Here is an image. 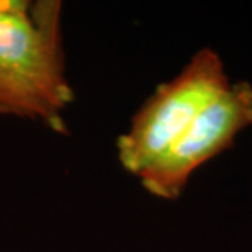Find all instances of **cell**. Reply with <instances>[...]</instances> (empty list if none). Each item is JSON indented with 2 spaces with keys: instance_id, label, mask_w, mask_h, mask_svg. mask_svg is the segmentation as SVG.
Returning a JSON list of instances; mask_svg holds the SVG:
<instances>
[{
  "instance_id": "2",
  "label": "cell",
  "mask_w": 252,
  "mask_h": 252,
  "mask_svg": "<svg viewBox=\"0 0 252 252\" xmlns=\"http://www.w3.org/2000/svg\"><path fill=\"white\" fill-rule=\"evenodd\" d=\"M218 53L203 48L177 77L160 84L118 139V158L128 172L139 175L154 164L203 110L229 89Z\"/></svg>"
},
{
  "instance_id": "1",
  "label": "cell",
  "mask_w": 252,
  "mask_h": 252,
  "mask_svg": "<svg viewBox=\"0 0 252 252\" xmlns=\"http://www.w3.org/2000/svg\"><path fill=\"white\" fill-rule=\"evenodd\" d=\"M58 2L0 0V113L63 129L72 100L64 74Z\"/></svg>"
},
{
  "instance_id": "3",
  "label": "cell",
  "mask_w": 252,
  "mask_h": 252,
  "mask_svg": "<svg viewBox=\"0 0 252 252\" xmlns=\"http://www.w3.org/2000/svg\"><path fill=\"white\" fill-rule=\"evenodd\" d=\"M252 125V85L238 82L208 105L185 133L138 177L156 196L175 200L189 177L206 160L229 149L236 134Z\"/></svg>"
}]
</instances>
